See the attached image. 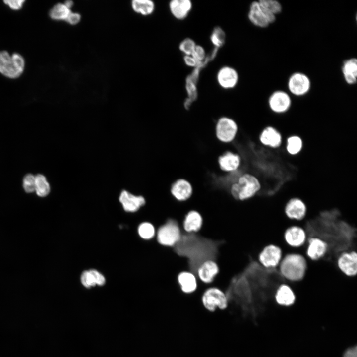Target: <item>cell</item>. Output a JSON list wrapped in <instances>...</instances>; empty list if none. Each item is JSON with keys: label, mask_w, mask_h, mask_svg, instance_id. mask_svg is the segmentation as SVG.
<instances>
[{"label": "cell", "mask_w": 357, "mask_h": 357, "mask_svg": "<svg viewBox=\"0 0 357 357\" xmlns=\"http://www.w3.org/2000/svg\"><path fill=\"white\" fill-rule=\"evenodd\" d=\"M64 4L68 8L70 9L73 5V2L71 0H67Z\"/></svg>", "instance_id": "cell-41"}, {"label": "cell", "mask_w": 357, "mask_h": 357, "mask_svg": "<svg viewBox=\"0 0 357 357\" xmlns=\"http://www.w3.org/2000/svg\"><path fill=\"white\" fill-rule=\"evenodd\" d=\"M258 140L262 146L272 149L280 148L283 142L281 134L272 126H266L261 131Z\"/></svg>", "instance_id": "cell-14"}, {"label": "cell", "mask_w": 357, "mask_h": 357, "mask_svg": "<svg viewBox=\"0 0 357 357\" xmlns=\"http://www.w3.org/2000/svg\"><path fill=\"white\" fill-rule=\"evenodd\" d=\"M191 56L199 62L204 61L207 57L204 49L198 45H196Z\"/></svg>", "instance_id": "cell-36"}, {"label": "cell", "mask_w": 357, "mask_h": 357, "mask_svg": "<svg viewBox=\"0 0 357 357\" xmlns=\"http://www.w3.org/2000/svg\"><path fill=\"white\" fill-rule=\"evenodd\" d=\"M259 179L249 173H243L229 188L232 197L237 201H244L254 197L261 189Z\"/></svg>", "instance_id": "cell-1"}, {"label": "cell", "mask_w": 357, "mask_h": 357, "mask_svg": "<svg viewBox=\"0 0 357 357\" xmlns=\"http://www.w3.org/2000/svg\"><path fill=\"white\" fill-rule=\"evenodd\" d=\"M70 12V9L68 8L64 4L58 3L51 9L49 15L53 19L65 20Z\"/></svg>", "instance_id": "cell-30"}, {"label": "cell", "mask_w": 357, "mask_h": 357, "mask_svg": "<svg viewBox=\"0 0 357 357\" xmlns=\"http://www.w3.org/2000/svg\"><path fill=\"white\" fill-rule=\"evenodd\" d=\"M183 61L187 66L194 68L196 67L200 63L191 55H184L183 57Z\"/></svg>", "instance_id": "cell-38"}, {"label": "cell", "mask_w": 357, "mask_h": 357, "mask_svg": "<svg viewBox=\"0 0 357 357\" xmlns=\"http://www.w3.org/2000/svg\"><path fill=\"white\" fill-rule=\"evenodd\" d=\"M310 87L309 78L303 73L295 72L288 79V89L294 96L300 97L306 95L309 91Z\"/></svg>", "instance_id": "cell-10"}, {"label": "cell", "mask_w": 357, "mask_h": 357, "mask_svg": "<svg viewBox=\"0 0 357 357\" xmlns=\"http://www.w3.org/2000/svg\"><path fill=\"white\" fill-rule=\"evenodd\" d=\"M139 236L143 239H150L156 235V230L154 225L149 222H144L141 224L138 228Z\"/></svg>", "instance_id": "cell-33"}, {"label": "cell", "mask_w": 357, "mask_h": 357, "mask_svg": "<svg viewBox=\"0 0 357 357\" xmlns=\"http://www.w3.org/2000/svg\"><path fill=\"white\" fill-rule=\"evenodd\" d=\"M284 211L288 218L299 221L305 217L307 207L302 200L298 197H293L286 203Z\"/></svg>", "instance_id": "cell-15"}, {"label": "cell", "mask_w": 357, "mask_h": 357, "mask_svg": "<svg viewBox=\"0 0 357 357\" xmlns=\"http://www.w3.org/2000/svg\"><path fill=\"white\" fill-rule=\"evenodd\" d=\"M337 266L341 272L348 277L355 276L357 273V254L354 251L344 252L337 260Z\"/></svg>", "instance_id": "cell-16"}, {"label": "cell", "mask_w": 357, "mask_h": 357, "mask_svg": "<svg viewBox=\"0 0 357 357\" xmlns=\"http://www.w3.org/2000/svg\"><path fill=\"white\" fill-rule=\"evenodd\" d=\"M343 357H357V346L351 347L346 349Z\"/></svg>", "instance_id": "cell-40"}, {"label": "cell", "mask_w": 357, "mask_h": 357, "mask_svg": "<svg viewBox=\"0 0 357 357\" xmlns=\"http://www.w3.org/2000/svg\"><path fill=\"white\" fill-rule=\"evenodd\" d=\"M269 110L276 115H282L291 108L292 101L290 96L286 92L278 90L269 96L267 103Z\"/></svg>", "instance_id": "cell-7"}, {"label": "cell", "mask_w": 357, "mask_h": 357, "mask_svg": "<svg viewBox=\"0 0 357 357\" xmlns=\"http://www.w3.org/2000/svg\"><path fill=\"white\" fill-rule=\"evenodd\" d=\"M342 72L346 82L349 85L356 83L357 78V60L352 58L345 60L342 66Z\"/></svg>", "instance_id": "cell-25"}, {"label": "cell", "mask_w": 357, "mask_h": 357, "mask_svg": "<svg viewBox=\"0 0 357 357\" xmlns=\"http://www.w3.org/2000/svg\"><path fill=\"white\" fill-rule=\"evenodd\" d=\"M177 282L179 289L184 294H192L198 287L199 282L195 274L189 270L180 272L177 275Z\"/></svg>", "instance_id": "cell-18"}, {"label": "cell", "mask_w": 357, "mask_h": 357, "mask_svg": "<svg viewBox=\"0 0 357 357\" xmlns=\"http://www.w3.org/2000/svg\"><path fill=\"white\" fill-rule=\"evenodd\" d=\"M276 302L280 305L289 306L293 305L296 300V296L292 288L287 284L280 285L275 294Z\"/></svg>", "instance_id": "cell-24"}, {"label": "cell", "mask_w": 357, "mask_h": 357, "mask_svg": "<svg viewBox=\"0 0 357 357\" xmlns=\"http://www.w3.org/2000/svg\"><path fill=\"white\" fill-rule=\"evenodd\" d=\"M286 242L293 247H299L303 245L306 239L304 230L298 226H292L288 228L284 234Z\"/></svg>", "instance_id": "cell-20"}, {"label": "cell", "mask_w": 357, "mask_h": 357, "mask_svg": "<svg viewBox=\"0 0 357 357\" xmlns=\"http://www.w3.org/2000/svg\"><path fill=\"white\" fill-rule=\"evenodd\" d=\"M131 5L135 12L144 15L151 14L155 9L154 3L150 0H134Z\"/></svg>", "instance_id": "cell-28"}, {"label": "cell", "mask_w": 357, "mask_h": 357, "mask_svg": "<svg viewBox=\"0 0 357 357\" xmlns=\"http://www.w3.org/2000/svg\"><path fill=\"white\" fill-rule=\"evenodd\" d=\"M220 272L219 265L216 260L212 259L202 261L197 267L195 275L199 282L206 285L213 284Z\"/></svg>", "instance_id": "cell-8"}, {"label": "cell", "mask_w": 357, "mask_h": 357, "mask_svg": "<svg viewBox=\"0 0 357 357\" xmlns=\"http://www.w3.org/2000/svg\"><path fill=\"white\" fill-rule=\"evenodd\" d=\"M81 281L84 286L90 288L96 285H103L105 283L104 276L96 270L84 271L81 276Z\"/></svg>", "instance_id": "cell-26"}, {"label": "cell", "mask_w": 357, "mask_h": 357, "mask_svg": "<svg viewBox=\"0 0 357 357\" xmlns=\"http://www.w3.org/2000/svg\"><path fill=\"white\" fill-rule=\"evenodd\" d=\"M306 254L312 260H318L323 257L328 249V244L318 238H311L308 239Z\"/></svg>", "instance_id": "cell-22"}, {"label": "cell", "mask_w": 357, "mask_h": 357, "mask_svg": "<svg viewBox=\"0 0 357 357\" xmlns=\"http://www.w3.org/2000/svg\"><path fill=\"white\" fill-rule=\"evenodd\" d=\"M182 234L179 223L170 218L159 227L156 233L157 241L162 246L174 248L181 240Z\"/></svg>", "instance_id": "cell-3"}, {"label": "cell", "mask_w": 357, "mask_h": 357, "mask_svg": "<svg viewBox=\"0 0 357 357\" xmlns=\"http://www.w3.org/2000/svg\"><path fill=\"white\" fill-rule=\"evenodd\" d=\"M281 274L292 282L301 280L304 277L307 263L304 256L298 253L287 254L280 263Z\"/></svg>", "instance_id": "cell-2"}, {"label": "cell", "mask_w": 357, "mask_h": 357, "mask_svg": "<svg viewBox=\"0 0 357 357\" xmlns=\"http://www.w3.org/2000/svg\"><path fill=\"white\" fill-rule=\"evenodd\" d=\"M238 128L232 118L223 116L219 117L215 126V135L218 141L223 144H230L236 138Z\"/></svg>", "instance_id": "cell-6"}, {"label": "cell", "mask_w": 357, "mask_h": 357, "mask_svg": "<svg viewBox=\"0 0 357 357\" xmlns=\"http://www.w3.org/2000/svg\"><path fill=\"white\" fill-rule=\"evenodd\" d=\"M225 40L226 34L222 28L219 26L214 27L210 35V41L214 48L219 49L222 47Z\"/></svg>", "instance_id": "cell-32"}, {"label": "cell", "mask_w": 357, "mask_h": 357, "mask_svg": "<svg viewBox=\"0 0 357 357\" xmlns=\"http://www.w3.org/2000/svg\"><path fill=\"white\" fill-rule=\"evenodd\" d=\"M258 2L261 7L267 13L276 16L281 12V4L276 0H260Z\"/></svg>", "instance_id": "cell-31"}, {"label": "cell", "mask_w": 357, "mask_h": 357, "mask_svg": "<svg viewBox=\"0 0 357 357\" xmlns=\"http://www.w3.org/2000/svg\"><path fill=\"white\" fill-rule=\"evenodd\" d=\"M24 2V0H23L4 1L5 4L8 5L11 9L15 10H17L21 8Z\"/></svg>", "instance_id": "cell-39"}, {"label": "cell", "mask_w": 357, "mask_h": 357, "mask_svg": "<svg viewBox=\"0 0 357 357\" xmlns=\"http://www.w3.org/2000/svg\"><path fill=\"white\" fill-rule=\"evenodd\" d=\"M169 7L172 15L178 20L184 19L190 13L192 3L189 0H173Z\"/></svg>", "instance_id": "cell-23"}, {"label": "cell", "mask_w": 357, "mask_h": 357, "mask_svg": "<svg viewBox=\"0 0 357 357\" xmlns=\"http://www.w3.org/2000/svg\"><path fill=\"white\" fill-rule=\"evenodd\" d=\"M23 58L18 53L10 56L6 51L0 52V72L10 78H16L23 72Z\"/></svg>", "instance_id": "cell-4"}, {"label": "cell", "mask_w": 357, "mask_h": 357, "mask_svg": "<svg viewBox=\"0 0 357 357\" xmlns=\"http://www.w3.org/2000/svg\"><path fill=\"white\" fill-rule=\"evenodd\" d=\"M203 219L201 214L195 210H190L185 215L181 227L185 234L199 232L202 228Z\"/></svg>", "instance_id": "cell-17"}, {"label": "cell", "mask_w": 357, "mask_h": 357, "mask_svg": "<svg viewBox=\"0 0 357 357\" xmlns=\"http://www.w3.org/2000/svg\"><path fill=\"white\" fill-rule=\"evenodd\" d=\"M248 18L250 22L256 27L266 28L276 20V16L265 11L258 1L252 2L249 6Z\"/></svg>", "instance_id": "cell-9"}, {"label": "cell", "mask_w": 357, "mask_h": 357, "mask_svg": "<svg viewBox=\"0 0 357 357\" xmlns=\"http://www.w3.org/2000/svg\"><path fill=\"white\" fill-rule=\"evenodd\" d=\"M220 170L224 173H230L238 170L242 164L240 155L235 152L227 150L217 159Z\"/></svg>", "instance_id": "cell-13"}, {"label": "cell", "mask_w": 357, "mask_h": 357, "mask_svg": "<svg viewBox=\"0 0 357 357\" xmlns=\"http://www.w3.org/2000/svg\"><path fill=\"white\" fill-rule=\"evenodd\" d=\"M196 44L191 38H186L183 39L179 45V49L185 55H191Z\"/></svg>", "instance_id": "cell-34"}, {"label": "cell", "mask_w": 357, "mask_h": 357, "mask_svg": "<svg viewBox=\"0 0 357 357\" xmlns=\"http://www.w3.org/2000/svg\"><path fill=\"white\" fill-rule=\"evenodd\" d=\"M217 80L222 88L230 89L234 88L238 84V75L234 68L225 66L219 70L217 74Z\"/></svg>", "instance_id": "cell-19"}, {"label": "cell", "mask_w": 357, "mask_h": 357, "mask_svg": "<svg viewBox=\"0 0 357 357\" xmlns=\"http://www.w3.org/2000/svg\"><path fill=\"white\" fill-rule=\"evenodd\" d=\"M23 187L27 193H32L35 189V176L31 174L26 175L23 180Z\"/></svg>", "instance_id": "cell-35"}, {"label": "cell", "mask_w": 357, "mask_h": 357, "mask_svg": "<svg viewBox=\"0 0 357 357\" xmlns=\"http://www.w3.org/2000/svg\"><path fill=\"white\" fill-rule=\"evenodd\" d=\"M119 200L124 210L130 212L137 211L146 202L145 198L142 196H136L126 190L121 191Z\"/></svg>", "instance_id": "cell-21"}, {"label": "cell", "mask_w": 357, "mask_h": 357, "mask_svg": "<svg viewBox=\"0 0 357 357\" xmlns=\"http://www.w3.org/2000/svg\"><path fill=\"white\" fill-rule=\"evenodd\" d=\"M259 262L265 268H275L282 258V251L278 246L270 244L265 246L258 256Z\"/></svg>", "instance_id": "cell-11"}, {"label": "cell", "mask_w": 357, "mask_h": 357, "mask_svg": "<svg viewBox=\"0 0 357 357\" xmlns=\"http://www.w3.org/2000/svg\"><path fill=\"white\" fill-rule=\"evenodd\" d=\"M201 301L208 311H214L217 307L225 309L228 305V299L225 292L214 286L207 287L203 292Z\"/></svg>", "instance_id": "cell-5"}, {"label": "cell", "mask_w": 357, "mask_h": 357, "mask_svg": "<svg viewBox=\"0 0 357 357\" xmlns=\"http://www.w3.org/2000/svg\"><path fill=\"white\" fill-rule=\"evenodd\" d=\"M170 192L176 201L184 202L191 198L193 193V187L188 180L179 178L172 183Z\"/></svg>", "instance_id": "cell-12"}, {"label": "cell", "mask_w": 357, "mask_h": 357, "mask_svg": "<svg viewBox=\"0 0 357 357\" xmlns=\"http://www.w3.org/2000/svg\"><path fill=\"white\" fill-rule=\"evenodd\" d=\"M285 150L286 152L291 156L298 155L303 148L302 139L298 135L290 136L286 139Z\"/></svg>", "instance_id": "cell-27"}, {"label": "cell", "mask_w": 357, "mask_h": 357, "mask_svg": "<svg viewBox=\"0 0 357 357\" xmlns=\"http://www.w3.org/2000/svg\"><path fill=\"white\" fill-rule=\"evenodd\" d=\"M81 19V16L77 13L70 12L65 21L71 25L78 24Z\"/></svg>", "instance_id": "cell-37"}, {"label": "cell", "mask_w": 357, "mask_h": 357, "mask_svg": "<svg viewBox=\"0 0 357 357\" xmlns=\"http://www.w3.org/2000/svg\"><path fill=\"white\" fill-rule=\"evenodd\" d=\"M36 194L40 197H45L50 191V186L46 178L42 175L35 176V189Z\"/></svg>", "instance_id": "cell-29"}]
</instances>
